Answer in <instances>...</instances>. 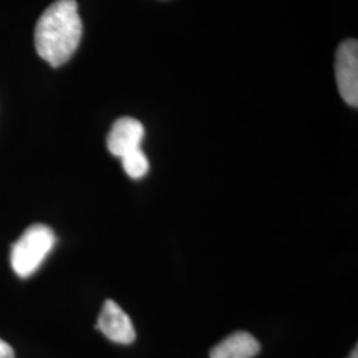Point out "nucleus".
<instances>
[{
    "mask_svg": "<svg viewBox=\"0 0 358 358\" xmlns=\"http://www.w3.org/2000/svg\"><path fill=\"white\" fill-rule=\"evenodd\" d=\"M81 35L83 23L76 0H56L38 17L35 47L43 60L60 66L73 56Z\"/></svg>",
    "mask_w": 358,
    "mask_h": 358,
    "instance_id": "nucleus-1",
    "label": "nucleus"
},
{
    "mask_svg": "<svg viewBox=\"0 0 358 358\" xmlns=\"http://www.w3.org/2000/svg\"><path fill=\"white\" fill-rule=\"evenodd\" d=\"M56 243L55 232L45 224L36 223L27 229L11 250V267L19 278L34 275L50 255Z\"/></svg>",
    "mask_w": 358,
    "mask_h": 358,
    "instance_id": "nucleus-2",
    "label": "nucleus"
},
{
    "mask_svg": "<svg viewBox=\"0 0 358 358\" xmlns=\"http://www.w3.org/2000/svg\"><path fill=\"white\" fill-rule=\"evenodd\" d=\"M336 78L341 97L350 106L358 105V43L355 38L341 43L336 53Z\"/></svg>",
    "mask_w": 358,
    "mask_h": 358,
    "instance_id": "nucleus-3",
    "label": "nucleus"
},
{
    "mask_svg": "<svg viewBox=\"0 0 358 358\" xmlns=\"http://www.w3.org/2000/svg\"><path fill=\"white\" fill-rule=\"evenodd\" d=\"M96 328L117 344L129 345L136 340V329L131 319L115 301L108 299L103 303Z\"/></svg>",
    "mask_w": 358,
    "mask_h": 358,
    "instance_id": "nucleus-4",
    "label": "nucleus"
},
{
    "mask_svg": "<svg viewBox=\"0 0 358 358\" xmlns=\"http://www.w3.org/2000/svg\"><path fill=\"white\" fill-rule=\"evenodd\" d=\"M145 128L133 117H121L115 121L108 134V150L115 157L122 158L125 154L141 149Z\"/></svg>",
    "mask_w": 358,
    "mask_h": 358,
    "instance_id": "nucleus-5",
    "label": "nucleus"
},
{
    "mask_svg": "<svg viewBox=\"0 0 358 358\" xmlns=\"http://www.w3.org/2000/svg\"><path fill=\"white\" fill-rule=\"evenodd\" d=\"M260 352V344L248 332L232 333L214 346L210 358H254Z\"/></svg>",
    "mask_w": 358,
    "mask_h": 358,
    "instance_id": "nucleus-6",
    "label": "nucleus"
},
{
    "mask_svg": "<svg viewBox=\"0 0 358 358\" xmlns=\"http://www.w3.org/2000/svg\"><path fill=\"white\" fill-rule=\"evenodd\" d=\"M121 161H122V167H124L125 173L130 178L133 179L143 178L148 174L149 167H150L149 159L141 149L125 154L121 158Z\"/></svg>",
    "mask_w": 358,
    "mask_h": 358,
    "instance_id": "nucleus-7",
    "label": "nucleus"
},
{
    "mask_svg": "<svg viewBox=\"0 0 358 358\" xmlns=\"http://www.w3.org/2000/svg\"><path fill=\"white\" fill-rule=\"evenodd\" d=\"M0 358H15V353L11 345L0 338Z\"/></svg>",
    "mask_w": 358,
    "mask_h": 358,
    "instance_id": "nucleus-8",
    "label": "nucleus"
},
{
    "mask_svg": "<svg viewBox=\"0 0 358 358\" xmlns=\"http://www.w3.org/2000/svg\"><path fill=\"white\" fill-rule=\"evenodd\" d=\"M357 346L355 348V350H352V353H350V356H349V358H357Z\"/></svg>",
    "mask_w": 358,
    "mask_h": 358,
    "instance_id": "nucleus-9",
    "label": "nucleus"
}]
</instances>
